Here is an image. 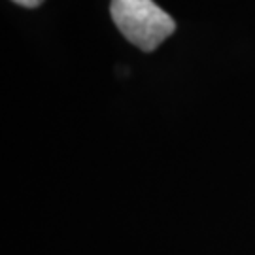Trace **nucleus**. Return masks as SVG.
Returning <instances> with one entry per match:
<instances>
[{"instance_id": "nucleus-2", "label": "nucleus", "mask_w": 255, "mask_h": 255, "mask_svg": "<svg viewBox=\"0 0 255 255\" xmlns=\"http://www.w3.org/2000/svg\"><path fill=\"white\" fill-rule=\"evenodd\" d=\"M11 2H15V4L23 6V8H38L44 0H11Z\"/></svg>"}, {"instance_id": "nucleus-1", "label": "nucleus", "mask_w": 255, "mask_h": 255, "mask_svg": "<svg viewBox=\"0 0 255 255\" xmlns=\"http://www.w3.org/2000/svg\"><path fill=\"white\" fill-rule=\"evenodd\" d=\"M110 13L121 34L142 51H153L176 30V21L153 0H112Z\"/></svg>"}]
</instances>
